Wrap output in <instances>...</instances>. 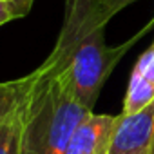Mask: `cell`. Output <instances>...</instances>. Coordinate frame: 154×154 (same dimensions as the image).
Returning <instances> with one entry per match:
<instances>
[{"label": "cell", "instance_id": "2", "mask_svg": "<svg viewBox=\"0 0 154 154\" xmlns=\"http://www.w3.org/2000/svg\"><path fill=\"white\" fill-rule=\"evenodd\" d=\"M20 112L22 154H65L74 131L93 111L78 102L62 76L38 67Z\"/></svg>", "mask_w": 154, "mask_h": 154}, {"label": "cell", "instance_id": "8", "mask_svg": "<svg viewBox=\"0 0 154 154\" xmlns=\"http://www.w3.org/2000/svg\"><path fill=\"white\" fill-rule=\"evenodd\" d=\"M134 71H138L145 80L154 84V44L140 56V60L134 65Z\"/></svg>", "mask_w": 154, "mask_h": 154}, {"label": "cell", "instance_id": "6", "mask_svg": "<svg viewBox=\"0 0 154 154\" xmlns=\"http://www.w3.org/2000/svg\"><path fill=\"white\" fill-rule=\"evenodd\" d=\"M20 107L6 122L0 123V154H22V112H20Z\"/></svg>", "mask_w": 154, "mask_h": 154}, {"label": "cell", "instance_id": "4", "mask_svg": "<svg viewBox=\"0 0 154 154\" xmlns=\"http://www.w3.org/2000/svg\"><path fill=\"white\" fill-rule=\"evenodd\" d=\"M33 85V72L24 78L0 82V123L6 122L26 100Z\"/></svg>", "mask_w": 154, "mask_h": 154}, {"label": "cell", "instance_id": "3", "mask_svg": "<svg viewBox=\"0 0 154 154\" xmlns=\"http://www.w3.org/2000/svg\"><path fill=\"white\" fill-rule=\"evenodd\" d=\"M116 116L91 112L74 131L65 154H107Z\"/></svg>", "mask_w": 154, "mask_h": 154}, {"label": "cell", "instance_id": "5", "mask_svg": "<svg viewBox=\"0 0 154 154\" xmlns=\"http://www.w3.org/2000/svg\"><path fill=\"white\" fill-rule=\"evenodd\" d=\"M152 102H154V84L145 80L138 71L132 69L122 112H127V114L138 112V111H141L143 107H147Z\"/></svg>", "mask_w": 154, "mask_h": 154}, {"label": "cell", "instance_id": "7", "mask_svg": "<svg viewBox=\"0 0 154 154\" xmlns=\"http://www.w3.org/2000/svg\"><path fill=\"white\" fill-rule=\"evenodd\" d=\"M31 0H0V26L15 18L26 17L31 9Z\"/></svg>", "mask_w": 154, "mask_h": 154}, {"label": "cell", "instance_id": "1", "mask_svg": "<svg viewBox=\"0 0 154 154\" xmlns=\"http://www.w3.org/2000/svg\"><path fill=\"white\" fill-rule=\"evenodd\" d=\"M125 0H67L65 20L53 53L40 69L58 74L89 111L132 40L111 47L105 44V26Z\"/></svg>", "mask_w": 154, "mask_h": 154}, {"label": "cell", "instance_id": "9", "mask_svg": "<svg viewBox=\"0 0 154 154\" xmlns=\"http://www.w3.org/2000/svg\"><path fill=\"white\" fill-rule=\"evenodd\" d=\"M31 2H35V0H31Z\"/></svg>", "mask_w": 154, "mask_h": 154}]
</instances>
